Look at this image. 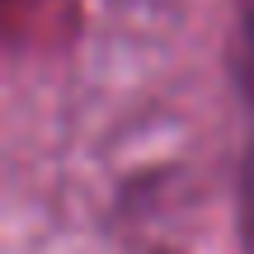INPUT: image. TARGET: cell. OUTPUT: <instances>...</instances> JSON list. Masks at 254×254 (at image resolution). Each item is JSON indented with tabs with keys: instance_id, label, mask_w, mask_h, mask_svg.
Listing matches in <instances>:
<instances>
[{
	"instance_id": "obj_1",
	"label": "cell",
	"mask_w": 254,
	"mask_h": 254,
	"mask_svg": "<svg viewBox=\"0 0 254 254\" xmlns=\"http://www.w3.org/2000/svg\"><path fill=\"white\" fill-rule=\"evenodd\" d=\"M236 71H240V85L254 94V0H245V19H240V38H236Z\"/></svg>"
},
{
	"instance_id": "obj_2",
	"label": "cell",
	"mask_w": 254,
	"mask_h": 254,
	"mask_svg": "<svg viewBox=\"0 0 254 254\" xmlns=\"http://www.w3.org/2000/svg\"><path fill=\"white\" fill-rule=\"evenodd\" d=\"M240 221H245V240L254 250V151L245 155V174H240Z\"/></svg>"
},
{
	"instance_id": "obj_3",
	"label": "cell",
	"mask_w": 254,
	"mask_h": 254,
	"mask_svg": "<svg viewBox=\"0 0 254 254\" xmlns=\"http://www.w3.org/2000/svg\"><path fill=\"white\" fill-rule=\"evenodd\" d=\"M127 5H151V0H127Z\"/></svg>"
}]
</instances>
